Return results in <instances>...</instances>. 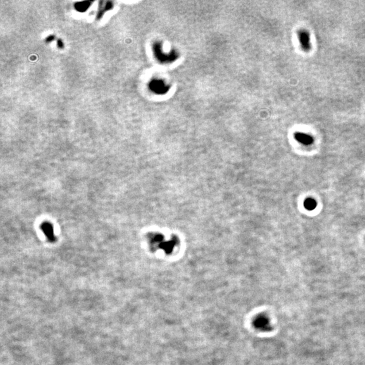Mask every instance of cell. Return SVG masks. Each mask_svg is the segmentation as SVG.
<instances>
[{
  "mask_svg": "<svg viewBox=\"0 0 365 365\" xmlns=\"http://www.w3.org/2000/svg\"><path fill=\"white\" fill-rule=\"evenodd\" d=\"M304 206L306 210H313L316 208L317 204H316L315 200H314V199L311 198H309L306 199V200L304 201Z\"/></svg>",
  "mask_w": 365,
  "mask_h": 365,
  "instance_id": "cell-4",
  "label": "cell"
},
{
  "mask_svg": "<svg viewBox=\"0 0 365 365\" xmlns=\"http://www.w3.org/2000/svg\"><path fill=\"white\" fill-rule=\"evenodd\" d=\"M254 326L261 331H268L271 329L268 319L264 314H259L254 319Z\"/></svg>",
  "mask_w": 365,
  "mask_h": 365,
  "instance_id": "cell-1",
  "label": "cell"
},
{
  "mask_svg": "<svg viewBox=\"0 0 365 365\" xmlns=\"http://www.w3.org/2000/svg\"><path fill=\"white\" fill-rule=\"evenodd\" d=\"M298 37L302 48L304 52H309L311 48L309 32L306 30H300L298 32Z\"/></svg>",
  "mask_w": 365,
  "mask_h": 365,
  "instance_id": "cell-2",
  "label": "cell"
},
{
  "mask_svg": "<svg viewBox=\"0 0 365 365\" xmlns=\"http://www.w3.org/2000/svg\"><path fill=\"white\" fill-rule=\"evenodd\" d=\"M295 138L298 142L306 145H311L314 142L313 137L311 135L306 134V133H295Z\"/></svg>",
  "mask_w": 365,
  "mask_h": 365,
  "instance_id": "cell-3",
  "label": "cell"
}]
</instances>
